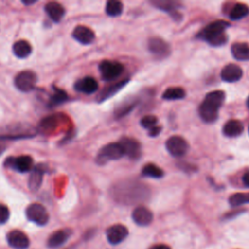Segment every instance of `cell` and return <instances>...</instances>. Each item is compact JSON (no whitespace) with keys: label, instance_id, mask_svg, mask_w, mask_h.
I'll list each match as a JSON object with an SVG mask.
<instances>
[{"label":"cell","instance_id":"cell-1","mask_svg":"<svg viewBox=\"0 0 249 249\" xmlns=\"http://www.w3.org/2000/svg\"><path fill=\"white\" fill-rule=\"evenodd\" d=\"M111 196L115 201L121 204L132 205L146 200L150 196V190L139 181L124 180L112 186Z\"/></svg>","mask_w":249,"mask_h":249},{"label":"cell","instance_id":"cell-2","mask_svg":"<svg viewBox=\"0 0 249 249\" xmlns=\"http://www.w3.org/2000/svg\"><path fill=\"white\" fill-rule=\"evenodd\" d=\"M225 100V92L214 90L207 93L199 105L198 112L200 118L205 123H213L218 118V112Z\"/></svg>","mask_w":249,"mask_h":249},{"label":"cell","instance_id":"cell-3","mask_svg":"<svg viewBox=\"0 0 249 249\" xmlns=\"http://www.w3.org/2000/svg\"><path fill=\"white\" fill-rule=\"evenodd\" d=\"M229 26L230 23L228 21L216 20L205 26L197 36L201 40L209 43L211 46H222L228 41V36L225 31Z\"/></svg>","mask_w":249,"mask_h":249},{"label":"cell","instance_id":"cell-4","mask_svg":"<svg viewBox=\"0 0 249 249\" xmlns=\"http://www.w3.org/2000/svg\"><path fill=\"white\" fill-rule=\"evenodd\" d=\"M124 156V152L121 144L118 143H109L101 148L97 155V161L99 163H105L108 160H119Z\"/></svg>","mask_w":249,"mask_h":249},{"label":"cell","instance_id":"cell-5","mask_svg":"<svg viewBox=\"0 0 249 249\" xmlns=\"http://www.w3.org/2000/svg\"><path fill=\"white\" fill-rule=\"evenodd\" d=\"M98 68L101 77L106 81H112L118 78L124 71V65L122 63L112 60H103L100 62Z\"/></svg>","mask_w":249,"mask_h":249},{"label":"cell","instance_id":"cell-6","mask_svg":"<svg viewBox=\"0 0 249 249\" xmlns=\"http://www.w3.org/2000/svg\"><path fill=\"white\" fill-rule=\"evenodd\" d=\"M26 217L29 221L39 225L44 226L49 221V214L46 208L40 203H32L26 208Z\"/></svg>","mask_w":249,"mask_h":249},{"label":"cell","instance_id":"cell-7","mask_svg":"<svg viewBox=\"0 0 249 249\" xmlns=\"http://www.w3.org/2000/svg\"><path fill=\"white\" fill-rule=\"evenodd\" d=\"M37 83V76L34 72L30 70H24L19 72L15 77V85L20 91H30L32 90Z\"/></svg>","mask_w":249,"mask_h":249},{"label":"cell","instance_id":"cell-8","mask_svg":"<svg viewBox=\"0 0 249 249\" xmlns=\"http://www.w3.org/2000/svg\"><path fill=\"white\" fill-rule=\"evenodd\" d=\"M166 150L173 157H182L189 150L188 142L181 136L173 135L166 140Z\"/></svg>","mask_w":249,"mask_h":249},{"label":"cell","instance_id":"cell-9","mask_svg":"<svg viewBox=\"0 0 249 249\" xmlns=\"http://www.w3.org/2000/svg\"><path fill=\"white\" fill-rule=\"evenodd\" d=\"M128 234V230L125 226L117 224L109 227L106 231V237L110 244L117 245L124 241Z\"/></svg>","mask_w":249,"mask_h":249},{"label":"cell","instance_id":"cell-10","mask_svg":"<svg viewBox=\"0 0 249 249\" xmlns=\"http://www.w3.org/2000/svg\"><path fill=\"white\" fill-rule=\"evenodd\" d=\"M119 143L123 147L124 155H126L127 157H129L130 159H133V160L140 158L141 145L137 140L130 138V137H123Z\"/></svg>","mask_w":249,"mask_h":249},{"label":"cell","instance_id":"cell-11","mask_svg":"<svg viewBox=\"0 0 249 249\" xmlns=\"http://www.w3.org/2000/svg\"><path fill=\"white\" fill-rule=\"evenodd\" d=\"M7 241L14 249H26L29 246L27 235L18 230L11 231L7 234Z\"/></svg>","mask_w":249,"mask_h":249},{"label":"cell","instance_id":"cell-12","mask_svg":"<svg viewBox=\"0 0 249 249\" xmlns=\"http://www.w3.org/2000/svg\"><path fill=\"white\" fill-rule=\"evenodd\" d=\"M8 166L18 172L30 171L33 167V160L29 156H20L18 158H10L6 160Z\"/></svg>","mask_w":249,"mask_h":249},{"label":"cell","instance_id":"cell-13","mask_svg":"<svg viewBox=\"0 0 249 249\" xmlns=\"http://www.w3.org/2000/svg\"><path fill=\"white\" fill-rule=\"evenodd\" d=\"M148 48L154 55L160 58L167 56L170 51L168 44L160 38H151L148 43Z\"/></svg>","mask_w":249,"mask_h":249},{"label":"cell","instance_id":"cell-14","mask_svg":"<svg viewBox=\"0 0 249 249\" xmlns=\"http://www.w3.org/2000/svg\"><path fill=\"white\" fill-rule=\"evenodd\" d=\"M72 36L75 40L84 45H89L92 43L95 38L94 32L90 28L84 25L76 26L72 32Z\"/></svg>","mask_w":249,"mask_h":249},{"label":"cell","instance_id":"cell-15","mask_svg":"<svg viewBox=\"0 0 249 249\" xmlns=\"http://www.w3.org/2000/svg\"><path fill=\"white\" fill-rule=\"evenodd\" d=\"M132 219L139 226H148L153 221V213L145 206H137L132 212Z\"/></svg>","mask_w":249,"mask_h":249},{"label":"cell","instance_id":"cell-16","mask_svg":"<svg viewBox=\"0 0 249 249\" xmlns=\"http://www.w3.org/2000/svg\"><path fill=\"white\" fill-rule=\"evenodd\" d=\"M74 88L76 90H78L80 92H83L86 94H90L97 90L98 84L94 78L88 76V77H84V78L78 80L75 83Z\"/></svg>","mask_w":249,"mask_h":249},{"label":"cell","instance_id":"cell-17","mask_svg":"<svg viewBox=\"0 0 249 249\" xmlns=\"http://www.w3.org/2000/svg\"><path fill=\"white\" fill-rule=\"evenodd\" d=\"M242 77V69L236 64H228L221 71V78L228 83H233Z\"/></svg>","mask_w":249,"mask_h":249},{"label":"cell","instance_id":"cell-18","mask_svg":"<svg viewBox=\"0 0 249 249\" xmlns=\"http://www.w3.org/2000/svg\"><path fill=\"white\" fill-rule=\"evenodd\" d=\"M45 169L42 165H36L31 169V173L28 179V187L31 191H37L42 183Z\"/></svg>","mask_w":249,"mask_h":249},{"label":"cell","instance_id":"cell-19","mask_svg":"<svg viewBox=\"0 0 249 249\" xmlns=\"http://www.w3.org/2000/svg\"><path fill=\"white\" fill-rule=\"evenodd\" d=\"M70 236V231L59 230L54 231L48 239V246L50 248H57L64 244Z\"/></svg>","mask_w":249,"mask_h":249},{"label":"cell","instance_id":"cell-20","mask_svg":"<svg viewBox=\"0 0 249 249\" xmlns=\"http://www.w3.org/2000/svg\"><path fill=\"white\" fill-rule=\"evenodd\" d=\"M45 11L48 14V16L51 18L52 20L58 22L62 19L65 10L62 5L56 2H50L45 6Z\"/></svg>","mask_w":249,"mask_h":249},{"label":"cell","instance_id":"cell-21","mask_svg":"<svg viewBox=\"0 0 249 249\" xmlns=\"http://www.w3.org/2000/svg\"><path fill=\"white\" fill-rule=\"evenodd\" d=\"M243 124L238 120H230L228 121L224 127H223V133L228 137H235L240 135L243 132Z\"/></svg>","mask_w":249,"mask_h":249},{"label":"cell","instance_id":"cell-22","mask_svg":"<svg viewBox=\"0 0 249 249\" xmlns=\"http://www.w3.org/2000/svg\"><path fill=\"white\" fill-rule=\"evenodd\" d=\"M231 54L237 60H249V45L246 43H234L231 45Z\"/></svg>","mask_w":249,"mask_h":249},{"label":"cell","instance_id":"cell-23","mask_svg":"<svg viewBox=\"0 0 249 249\" xmlns=\"http://www.w3.org/2000/svg\"><path fill=\"white\" fill-rule=\"evenodd\" d=\"M13 52L16 56H18L19 58H24V57H27L31 53L32 48H31V45L27 41L18 40L13 46Z\"/></svg>","mask_w":249,"mask_h":249},{"label":"cell","instance_id":"cell-24","mask_svg":"<svg viewBox=\"0 0 249 249\" xmlns=\"http://www.w3.org/2000/svg\"><path fill=\"white\" fill-rule=\"evenodd\" d=\"M249 14V8L245 4H235L230 12V18L232 20H238L245 18Z\"/></svg>","mask_w":249,"mask_h":249},{"label":"cell","instance_id":"cell-25","mask_svg":"<svg viewBox=\"0 0 249 249\" xmlns=\"http://www.w3.org/2000/svg\"><path fill=\"white\" fill-rule=\"evenodd\" d=\"M127 81H128V80H124V81L118 82V83H116V84H114V85H112V86H110V87L104 89L101 91V93L99 94L98 100H99V101H103V100L109 98L110 96H112L113 94H115L118 90H120V89L127 83Z\"/></svg>","mask_w":249,"mask_h":249},{"label":"cell","instance_id":"cell-26","mask_svg":"<svg viewBox=\"0 0 249 249\" xmlns=\"http://www.w3.org/2000/svg\"><path fill=\"white\" fill-rule=\"evenodd\" d=\"M185 97V90L179 87L166 89L162 93V98L165 100H177Z\"/></svg>","mask_w":249,"mask_h":249},{"label":"cell","instance_id":"cell-27","mask_svg":"<svg viewBox=\"0 0 249 249\" xmlns=\"http://www.w3.org/2000/svg\"><path fill=\"white\" fill-rule=\"evenodd\" d=\"M136 103H137L136 99H131V98H129V99L125 100L124 102H123L122 104H120V105L116 108V110H115V116H116L117 118H122V117L125 116L127 113H129V112L134 108V106L136 105Z\"/></svg>","mask_w":249,"mask_h":249},{"label":"cell","instance_id":"cell-28","mask_svg":"<svg viewBox=\"0 0 249 249\" xmlns=\"http://www.w3.org/2000/svg\"><path fill=\"white\" fill-rule=\"evenodd\" d=\"M123 3L117 0H110L106 3L105 11L106 14L110 17H118L123 13Z\"/></svg>","mask_w":249,"mask_h":249},{"label":"cell","instance_id":"cell-29","mask_svg":"<svg viewBox=\"0 0 249 249\" xmlns=\"http://www.w3.org/2000/svg\"><path fill=\"white\" fill-rule=\"evenodd\" d=\"M142 174L152 178H160L163 176V171L156 164L148 163L142 168Z\"/></svg>","mask_w":249,"mask_h":249},{"label":"cell","instance_id":"cell-30","mask_svg":"<svg viewBox=\"0 0 249 249\" xmlns=\"http://www.w3.org/2000/svg\"><path fill=\"white\" fill-rule=\"evenodd\" d=\"M229 203L233 207L249 203V193L233 194L231 196H230Z\"/></svg>","mask_w":249,"mask_h":249},{"label":"cell","instance_id":"cell-31","mask_svg":"<svg viewBox=\"0 0 249 249\" xmlns=\"http://www.w3.org/2000/svg\"><path fill=\"white\" fill-rule=\"evenodd\" d=\"M67 98H68V96L64 90L59 89H54V92L51 96L50 103L53 106H56V105L63 103Z\"/></svg>","mask_w":249,"mask_h":249},{"label":"cell","instance_id":"cell-32","mask_svg":"<svg viewBox=\"0 0 249 249\" xmlns=\"http://www.w3.org/2000/svg\"><path fill=\"white\" fill-rule=\"evenodd\" d=\"M157 124H158V119H157L155 116H153V115L145 116V117H143V118L141 119V121H140L141 126L144 127V128H147V129H149V130H150L151 128H153L154 126L158 125Z\"/></svg>","mask_w":249,"mask_h":249},{"label":"cell","instance_id":"cell-33","mask_svg":"<svg viewBox=\"0 0 249 249\" xmlns=\"http://www.w3.org/2000/svg\"><path fill=\"white\" fill-rule=\"evenodd\" d=\"M153 4L158 7L160 10H163L165 12H171L174 11L176 9V3L172 2V1H161V0H158V1H154Z\"/></svg>","mask_w":249,"mask_h":249},{"label":"cell","instance_id":"cell-34","mask_svg":"<svg viewBox=\"0 0 249 249\" xmlns=\"http://www.w3.org/2000/svg\"><path fill=\"white\" fill-rule=\"evenodd\" d=\"M10 217V211L4 204H0V224H5Z\"/></svg>","mask_w":249,"mask_h":249},{"label":"cell","instance_id":"cell-35","mask_svg":"<svg viewBox=\"0 0 249 249\" xmlns=\"http://www.w3.org/2000/svg\"><path fill=\"white\" fill-rule=\"evenodd\" d=\"M160 131H161V127L160 125H156V126H154L153 128H151L149 130V135L150 136H157L160 133Z\"/></svg>","mask_w":249,"mask_h":249},{"label":"cell","instance_id":"cell-36","mask_svg":"<svg viewBox=\"0 0 249 249\" xmlns=\"http://www.w3.org/2000/svg\"><path fill=\"white\" fill-rule=\"evenodd\" d=\"M8 137L0 136V155L5 151L6 149V140Z\"/></svg>","mask_w":249,"mask_h":249},{"label":"cell","instance_id":"cell-37","mask_svg":"<svg viewBox=\"0 0 249 249\" xmlns=\"http://www.w3.org/2000/svg\"><path fill=\"white\" fill-rule=\"evenodd\" d=\"M242 182H243V184H244L246 187L249 188V171H247V172H245V173L243 174V176H242Z\"/></svg>","mask_w":249,"mask_h":249},{"label":"cell","instance_id":"cell-38","mask_svg":"<svg viewBox=\"0 0 249 249\" xmlns=\"http://www.w3.org/2000/svg\"><path fill=\"white\" fill-rule=\"evenodd\" d=\"M150 249H171V248L164 244H157V245H154L153 247H151Z\"/></svg>","mask_w":249,"mask_h":249},{"label":"cell","instance_id":"cell-39","mask_svg":"<svg viewBox=\"0 0 249 249\" xmlns=\"http://www.w3.org/2000/svg\"><path fill=\"white\" fill-rule=\"evenodd\" d=\"M36 1H22V3L24 4V5H31V4H34Z\"/></svg>","mask_w":249,"mask_h":249},{"label":"cell","instance_id":"cell-40","mask_svg":"<svg viewBox=\"0 0 249 249\" xmlns=\"http://www.w3.org/2000/svg\"><path fill=\"white\" fill-rule=\"evenodd\" d=\"M247 106H248V108H249V97H248V99H247Z\"/></svg>","mask_w":249,"mask_h":249},{"label":"cell","instance_id":"cell-41","mask_svg":"<svg viewBox=\"0 0 249 249\" xmlns=\"http://www.w3.org/2000/svg\"><path fill=\"white\" fill-rule=\"evenodd\" d=\"M248 132H249V127H248Z\"/></svg>","mask_w":249,"mask_h":249}]
</instances>
